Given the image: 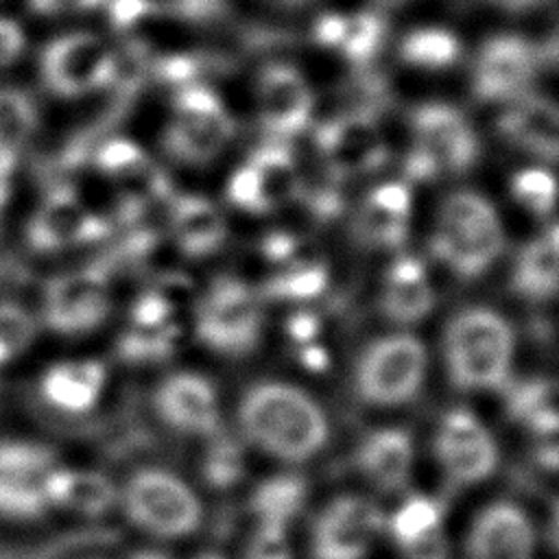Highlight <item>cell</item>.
Returning <instances> with one entry per match:
<instances>
[{
    "label": "cell",
    "instance_id": "cell-1",
    "mask_svg": "<svg viewBox=\"0 0 559 559\" xmlns=\"http://www.w3.org/2000/svg\"><path fill=\"white\" fill-rule=\"evenodd\" d=\"M238 426L258 450L288 463L312 459L330 432L321 404L304 389L280 380H264L245 391Z\"/></svg>",
    "mask_w": 559,
    "mask_h": 559
},
{
    "label": "cell",
    "instance_id": "cell-2",
    "mask_svg": "<svg viewBox=\"0 0 559 559\" xmlns=\"http://www.w3.org/2000/svg\"><path fill=\"white\" fill-rule=\"evenodd\" d=\"M515 354V332L500 312L474 306L456 312L443 332L450 382L463 391L504 389Z\"/></svg>",
    "mask_w": 559,
    "mask_h": 559
},
{
    "label": "cell",
    "instance_id": "cell-3",
    "mask_svg": "<svg viewBox=\"0 0 559 559\" xmlns=\"http://www.w3.org/2000/svg\"><path fill=\"white\" fill-rule=\"evenodd\" d=\"M504 249V229L496 207L474 190H456L439 207L430 251L463 280L483 275Z\"/></svg>",
    "mask_w": 559,
    "mask_h": 559
},
{
    "label": "cell",
    "instance_id": "cell-4",
    "mask_svg": "<svg viewBox=\"0 0 559 559\" xmlns=\"http://www.w3.org/2000/svg\"><path fill=\"white\" fill-rule=\"evenodd\" d=\"M411 133L406 175L415 181H430L445 173L461 175L478 159V135L465 114L450 103L417 105L411 111Z\"/></svg>",
    "mask_w": 559,
    "mask_h": 559
},
{
    "label": "cell",
    "instance_id": "cell-5",
    "mask_svg": "<svg viewBox=\"0 0 559 559\" xmlns=\"http://www.w3.org/2000/svg\"><path fill=\"white\" fill-rule=\"evenodd\" d=\"M118 498L129 522L153 537H188L203 520V504L192 487L162 467L133 472Z\"/></svg>",
    "mask_w": 559,
    "mask_h": 559
},
{
    "label": "cell",
    "instance_id": "cell-6",
    "mask_svg": "<svg viewBox=\"0 0 559 559\" xmlns=\"http://www.w3.org/2000/svg\"><path fill=\"white\" fill-rule=\"evenodd\" d=\"M236 122L221 96L203 83H186L173 96V118L168 120L162 144L181 164L203 166L216 159L229 144Z\"/></svg>",
    "mask_w": 559,
    "mask_h": 559
},
{
    "label": "cell",
    "instance_id": "cell-7",
    "mask_svg": "<svg viewBox=\"0 0 559 559\" xmlns=\"http://www.w3.org/2000/svg\"><path fill=\"white\" fill-rule=\"evenodd\" d=\"M428 371V352L408 332L369 343L356 360L354 386L371 406H402L417 397Z\"/></svg>",
    "mask_w": 559,
    "mask_h": 559
},
{
    "label": "cell",
    "instance_id": "cell-8",
    "mask_svg": "<svg viewBox=\"0 0 559 559\" xmlns=\"http://www.w3.org/2000/svg\"><path fill=\"white\" fill-rule=\"evenodd\" d=\"M262 297L238 277H216L194 310V330L203 345L223 356H245L262 336Z\"/></svg>",
    "mask_w": 559,
    "mask_h": 559
},
{
    "label": "cell",
    "instance_id": "cell-9",
    "mask_svg": "<svg viewBox=\"0 0 559 559\" xmlns=\"http://www.w3.org/2000/svg\"><path fill=\"white\" fill-rule=\"evenodd\" d=\"M118 74V59L105 39L74 28L55 35L39 52V76L59 98H83L105 90Z\"/></svg>",
    "mask_w": 559,
    "mask_h": 559
},
{
    "label": "cell",
    "instance_id": "cell-10",
    "mask_svg": "<svg viewBox=\"0 0 559 559\" xmlns=\"http://www.w3.org/2000/svg\"><path fill=\"white\" fill-rule=\"evenodd\" d=\"M542 50L522 33L500 31L483 39L472 59V92L483 103H511L531 92Z\"/></svg>",
    "mask_w": 559,
    "mask_h": 559
},
{
    "label": "cell",
    "instance_id": "cell-11",
    "mask_svg": "<svg viewBox=\"0 0 559 559\" xmlns=\"http://www.w3.org/2000/svg\"><path fill=\"white\" fill-rule=\"evenodd\" d=\"M109 284L98 266L63 271L41 290L39 321L57 334L79 336L96 330L109 314Z\"/></svg>",
    "mask_w": 559,
    "mask_h": 559
},
{
    "label": "cell",
    "instance_id": "cell-12",
    "mask_svg": "<svg viewBox=\"0 0 559 559\" xmlns=\"http://www.w3.org/2000/svg\"><path fill=\"white\" fill-rule=\"evenodd\" d=\"M253 103L269 138L286 142L310 124L314 92L304 70L295 63L269 61L255 74Z\"/></svg>",
    "mask_w": 559,
    "mask_h": 559
},
{
    "label": "cell",
    "instance_id": "cell-13",
    "mask_svg": "<svg viewBox=\"0 0 559 559\" xmlns=\"http://www.w3.org/2000/svg\"><path fill=\"white\" fill-rule=\"evenodd\" d=\"M376 502L362 496H338L317 515L310 533L312 559H365L384 528Z\"/></svg>",
    "mask_w": 559,
    "mask_h": 559
},
{
    "label": "cell",
    "instance_id": "cell-14",
    "mask_svg": "<svg viewBox=\"0 0 559 559\" xmlns=\"http://www.w3.org/2000/svg\"><path fill=\"white\" fill-rule=\"evenodd\" d=\"M435 454L454 485H474L489 478L500 461L496 439L467 408H452L441 417Z\"/></svg>",
    "mask_w": 559,
    "mask_h": 559
},
{
    "label": "cell",
    "instance_id": "cell-15",
    "mask_svg": "<svg viewBox=\"0 0 559 559\" xmlns=\"http://www.w3.org/2000/svg\"><path fill=\"white\" fill-rule=\"evenodd\" d=\"M314 144L336 177L365 175L386 159V142L378 122L362 111H347L321 122Z\"/></svg>",
    "mask_w": 559,
    "mask_h": 559
},
{
    "label": "cell",
    "instance_id": "cell-16",
    "mask_svg": "<svg viewBox=\"0 0 559 559\" xmlns=\"http://www.w3.org/2000/svg\"><path fill=\"white\" fill-rule=\"evenodd\" d=\"M155 411L164 424L183 435H216L221 424L218 393L194 371L166 376L155 389Z\"/></svg>",
    "mask_w": 559,
    "mask_h": 559
},
{
    "label": "cell",
    "instance_id": "cell-17",
    "mask_svg": "<svg viewBox=\"0 0 559 559\" xmlns=\"http://www.w3.org/2000/svg\"><path fill=\"white\" fill-rule=\"evenodd\" d=\"M535 546L528 513L511 500H496L480 509L465 544L469 559H533Z\"/></svg>",
    "mask_w": 559,
    "mask_h": 559
},
{
    "label": "cell",
    "instance_id": "cell-18",
    "mask_svg": "<svg viewBox=\"0 0 559 559\" xmlns=\"http://www.w3.org/2000/svg\"><path fill=\"white\" fill-rule=\"evenodd\" d=\"M498 131L509 144L548 164L557 159L559 114L555 103L546 96L528 92L507 103L502 116L498 118Z\"/></svg>",
    "mask_w": 559,
    "mask_h": 559
},
{
    "label": "cell",
    "instance_id": "cell-19",
    "mask_svg": "<svg viewBox=\"0 0 559 559\" xmlns=\"http://www.w3.org/2000/svg\"><path fill=\"white\" fill-rule=\"evenodd\" d=\"M107 382L105 365L96 358H70L48 365L39 376L41 400L68 415L87 413L98 402Z\"/></svg>",
    "mask_w": 559,
    "mask_h": 559
},
{
    "label": "cell",
    "instance_id": "cell-20",
    "mask_svg": "<svg viewBox=\"0 0 559 559\" xmlns=\"http://www.w3.org/2000/svg\"><path fill=\"white\" fill-rule=\"evenodd\" d=\"M411 190L404 181L376 186L356 214V236L367 247L397 249L408 236Z\"/></svg>",
    "mask_w": 559,
    "mask_h": 559
},
{
    "label": "cell",
    "instance_id": "cell-21",
    "mask_svg": "<svg viewBox=\"0 0 559 559\" xmlns=\"http://www.w3.org/2000/svg\"><path fill=\"white\" fill-rule=\"evenodd\" d=\"M413 459V437L404 428L373 430L356 450V467L380 491H400L406 487Z\"/></svg>",
    "mask_w": 559,
    "mask_h": 559
},
{
    "label": "cell",
    "instance_id": "cell-22",
    "mask_svg": "<svg viewBox=\"0 0 559 559\" xmlns=\"http://www.w3.org/2000/svg\"><path fill=\"white\" fill-rule=\"evenodd\" d=\"M384 37V22L371 11H328L319 15L312 26V39L321 48L354 63H367L376 57Z\"/></svg>",
    "mask_w": 559,
    "mask_h": 559
},
{
    "label": "cell",
    "instance_id": "cell-23",
    "mask_svg": "<svg viewBox=\"0 0 559 559\" xmlns=\"http://www.w3.org/2000/svg\"><path fill=\"white\" fill-rule=\"evenodd\" d=\"M177 249L188 258H205L218 251L227 238L223 212L201 194H179L168 212Z\"/></svg>",
    "mask_w": 559,
    "mask_h": 559
},
{
    "label": "cell",
    "instance_id": "cell-24",
    "mask_svg": "<svg viewBox=\"0 0 559 559\" xmlns=\"http://www.w3.org/2000/svg\"><path fill=\"white\" fill-rule=\"evenodd\" d=\"M435 306V293L424 262L415 255H397L386 275L380 308L386 319L400 325L421 321Z\"/></svg>",
    "mask_w": 559,
    "mask_h": 559
},
{
    "label": "cell",
    "instance_id": "cell-25",
    "mask_svg": "<svg viewBox=\"0 0 559 559\" xmlns=\"http://www.w3.org/2000/svg\"><path fill=\"white\" fill-rule=\"evenodd\" d=\"M44 489L50 509H66L79 515H100L118 502V489L109 476L59 463L48 472Z\"/></svg>",
    "mask_w": 559,
    "mask_h": 559
},
{
    "label": "cell",
    "instance_id": "cell-26",
    "mask_svg": "<svg viewBox=\"0 0 559 559\" xmlns=\"http://www.w3.org/2000/svg\"><path fill=\"white\" fill-rule=\"evenodd\" d=\"M245 164L251 168L255 177L264 214L299 199L304 183L299 177L295 155L290 153L286 142L269 140L266 144L255 148Z\"/></svg>",
    "mask_w": 559,
    "mask_h": 559
},
{
    "label": "cell",
    "instance_id": "cell-27",
    "mask_svg": "<svg viewBox=\"0 0 559 559\" xmlns=\"http://www.w3.org/2000/svg\"><path fill=\"white\" fill-rule=\"evenodd\" d=\"M100 231V225L70 190H59L48 197L31 227L33 240L41 249H61Z\"/></svg>",
    "mask_w": 559,
    "mask_h": 559
},
{
    "label": "cell",
    "instance_id": "cell-28",
    "mask_svg": "<svg viewBox=\"0 0 559 559\" xmlns=\"http://www.w3.org/2000/svg\"><path fill=\"white\" fill-rule=\"evenodd\" d=\"M557 227L550 225L548 231L526 242L511 271L513 290L531 301H546L557 290Z\"/></svg>",
    "mask_w": 559,
    "mask_h": 559
},
{
    "label": "cell",
    "instance_id": "cell-29",
    "mask_svg": "<svg viewBox=\"0 0 559 559\" xmlns=\"http://www.w3.org/2000/svg\"><path fill=\"white\" fill-rule=\"evenodd\" d=\"M397 55L413 70L443 72L463 57V41L443 24H421L402 35Z\"/></svg>",
    "mask_w": 559,
    "mask_h": 559
},
{
    "label": "cell",
    "instance_id": "cell-30",
    "mask_svg": "<svg viewBox=\"0 0 559 559\" xmlns=\"http://www.w3.org/2000/svg\"><path fill=\"white\" fill-rule=\"evenodd\" d=\"M308 500V485L297 474H277L262 480L249 498V507L258 524L284 526L304 511Z\"/></svg>",
    "mask_w": 559,
    "mask_h": 559
},
{
    "label": "cell",
    "instance_id": "cell-31",
    "mask_svg": "<svg viewBox=\"0 0 559 559\" xmlns=\"http://www.w3.org/2000/svg\"><path fill=\"white\" fill-rule=\"evenodd\" d=\"M507 411L511 419L524 424L537 435H552L557 430L555 384L542 378L511 384L507 389Z\"/></svg>",
    "mask_w": 559,
    "mask_h": 559
},
{
    "label": "cell",
    "instance_id": "cell-32",
    "mask_svg": "<svg viewBox=\"0 0 559 559\" xmlns=\"http://www.w3.org/2000/svg\"><path fill=\"white\" fill-rule=\"evenodd\" d=\"M441 522H443L441 504L426 493H413L393 511L386 526L393 542L400 548L432 533L435 528H441L443 526Z\"/></svg>",
    "mask_w": 559,
    "mask_h": 559
},
{
    "label": "cell",
    "instance_id": "cell-33",
    "mask_svg": "<svg viewBox=\"0 0 559 559\" xmlns=\"http://www.w3.org/2000/svg\"><path fill=\"white\" fill-rule=\"evenodd\" d=\"M328 286V269L314 260H297L277 271L266 284L264 295L284 301H310Z\"/></svg>",
    "mask_w": 559,
    "mask_h": 559
},
{
    "label": "cell",
    "instance_id": "cell-34",
    "mask_svg": "<svg viewBox=\"0 0 559 559\" xmlns=\"http://www.w3.org/2000/svg\"><path fill=\"white\" fill-rule=\"evenodd\" d=\"M44 480L0 476V520L33 522L50 511Z\"/></svg>",
    "mask_w": 559,
    "mask_h": 559
},
{
    "label": "cell",
    "instance_id": "cell-35",
    "mask_svg": "<svg viewBox=\"0 0 559 559\" xmlns=\"http://www.w3.org/2000/svg\"><path fill=\"white\" fill-rule=\"evenodd\" d=\"M57 465L50 448L28 439H0V476L44 480Z\"/></svg>",
    "mask_w": 559,
    "mask_h": 559
},
{
    "label": "cell",
    "instance_id": "cell-36",
    "mask_svg": "<svg viewBox=\"0 0 559 559\" xmlns=\"http://www.w3.org/2000/svg\"><path fill=\"white\" fill-rule=\"evenodd\" d=\"M37 317L22 304L0 301V367L17 360L35 341Z\"/></svg>",
    "mask_w": 559,
    "mask_h": 559
},
{
    "label": "cell",
    "instance_id": "cell-37",
    "mask_svg": "<svg viewBox=\"0 0 559 559\" xmlns=\"http://www.w3.org/2000/svg\"><path fill=\"white\" fill-rule=\"evenodd\" d=\"M35 129V109L31 100L9 87H0V157L20 148Z\"/></svg>",
    "mask_w": 559,
    "mask_h": 559
},
{
    "label": "cell",
    "instance_id": "cell-38",
    "mask_svg": "<svg viewBox=\"0 0 559 559\" xmlns=\"http://www.w3.org/2000/svg\"><path fill=\"white\" fill-rule=\"evenodd\" d=\"M513 199L539 218H548L555 210V177L542 166H531L513 175Z\"/></svg>",
    "mask_w": 559,
    "mask_h": 559
},
{
    "label": "cell",
    "instance_id": "cell-39",
    "mask_svg": "<svg viewBox=\"0 0 559 559\" xmlns=\"http://www.w3.org/2000/svg\"><path fill=\"white\" fill-rule=\"evenodd\" d=\"M203 478L218 489H227L240 480L245 474V456L240 443L227 437H216L212 439L203 463Z\"/></svg>",
    "mask_w": 559,
    "mask_h": 559
},
{
    "label": "cell",
    "instance_id": "cell-40",
    "mask_svg": "<svg viewBox=\"0 0 559 559\" xmlns=\"http://www.w3.org/2000/svg\"><path fill=\"white\" fill-rule=\"evenodd\" d=\"M177 330L175 325L162 328V330H140L131 328L120 338V356L133 362H146V360H159L168 356L175 347Z\"/></svg>",
    "mask_w": 559,
    "mask_h": 559
},
{
    "label": "cell",
    "instance_id": "cell-41",
    "mask_svg": "<svg viewBox=\"0 0 559 559\" xmlns=\"http://www.w3.org/2000/svg\"><path fill=\"white\" fill-rule=\"evenodd\" d=\"M146 157L142 148L127 140V138H114L105 142L98 151V166L107 175L114 177H127V175H138L146 166Z\"/></svg>",
    "mask_w": 559,
    "mask_h": 559
},
{
    "label": "cell",
    "instance_id": "cell-42",
    "mask_svg": "<svg viewBox=\"0 0 559 559\" xmlns=\"http://www.w3.org/2000/svg\"><path fill=\"white\" fill-rule=\"evenodd\" d=\"M245 559H295L288 528L258 524L245 546Z\"/></svg>",
    "mask_w": 559,
    "mask_h": 559
},
{
    "label": "cell",
    "instance_id": "cell-43",
    "mask_svg": "<svg viewBox=\"0 0 559 559\" xmlns=\"http://www.w3.org/2000/svg\"><path fill=\"white\" fill-rule=\"evenodd\" d=\"M28 52V33L26 26L9 15L0 13V72L17 66Z\"/></svg>",
    "mask_w": 559,
    "mask_h": 559
},
{
    "label": "cell",
    "instance_id": "cell-44",
    "mask_svg": "<svg viewBox=\"0 0 559 559\" xmlns=\"http://www.w3.org/2000/svg\"><path fill=\"white\" fill-rule=\"evenodd\" d=\"M26 4L39 17L61 20L103 9L105 0H26Z\"/></svg>",
    "mask_w": 559,
    "mask_h": 559
},
{
    "label": "cell",
    "instance_id": "cell-45",
    "mask_svg": "<svg viewBox=\"0 0 559 559\" xmlns=\"http://www.w3.org/2000/svg\"><path fill=\"white\" fill-rule=\"evenodd\" d=\"M400 552H402V559H448L450 552H448V537L443 533V526L435 528L432 533L406 546H400Z\"/></svg>",
    "mask_w": 559,
    "mask_h": 559
},
{
    "label": "cell",
    "instance_id": "cell-46",
    "mask_svg": "<svg viewBox=\"0 0 559 559\" xmlns=\"http://www.w3.org/2000/svg\"><path fill=\"white\" fill-rule=\"evenodd\" d=\"M109 9L111 20L120 26L124 24H133L138 20H142L146 15V11L151 9L148 0H105L103 9Z\"/></svg>",
    "mask_w": 559,
    "mask_h": 559
},
{
    "label": "cell",
    "instance_id": "cell-47",
    "mask_svg": "<svg viewBox=\"0 0 559 559\" xmlns=\"http://www.w3.org/2000/svg\"><path fill=\"white\" fill-rule=\"evenodd\" d=\"M317 325L319 323L312 312H297L288 319V334L293 341L308 345V343H312V338L317 334Z\"/></svg>",
    "mask_w": 559,
    "mask_h": 559
},
{
    "label": "cell",
    "instance_id": "cell-48",
    "mask_svg": "<svg viewBox=\"0 0 559 559\" xmlns=\"http://www.w3.org/2000/svg\"><path fill=\"white\" fill-rule=\"evenodd\" d=\"M489 4L502 9V11H511V13H524V11H533L544 7L550 0H487Z\"/></svg>",
    "mask_w": 559,
    "mask_h": 559
},
{
    "label": "cell",
    "instance_id": "cell-49",
    "mask_svg": "<svg viewBox=\"0 0 559 559\" xmlns=\"http://www.w3.org/2000/svg\"><path fill=\"white\" fill-rule=\"evenodd\" d=\"M127 559H170V557L162 550H155V548H138Z\"/></svg>",
    "mask_w": 559,
    "mask_h": 559
},
{
    "label": "cell",
    "instance_id": "cell-50",
    "mask_svg": "<svg viewBox=\"0 0 559 559\" xmlns=\"http://www.w3.org/2000/svg\"><path fill=\"white\" fill-rule=\"evenodd\" d=\"M273 2H277L282 7H304V4H308L312 0H273Z\"/></svg>",
    "mask_w": 559,
    "mask_h": 559
},
{
    "label": "cell",
    "instance_id": "cell-51",
    "mask_svg": "<svg viewBox=\"0 0 559 559\" xmlns=\"http://www.w3.org/2000/svg\"><path fill=\"white\" fill-rule=\"evenodd\" d=\"M194 559H227V557H223V555H218V552H203V555H199V557H194Z\"/></svg>",
    "mask_w": 559,
    "mask_h": 559
}]
</instances>
